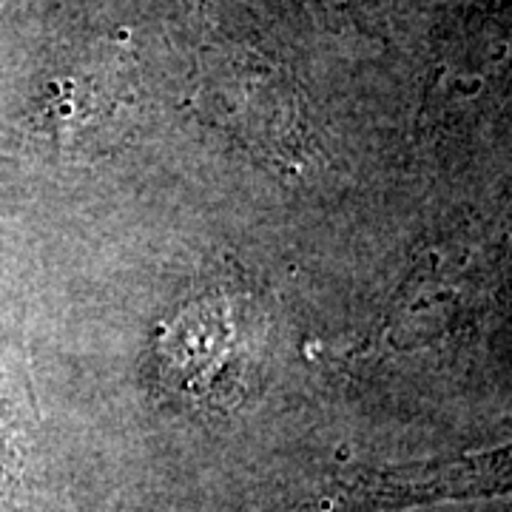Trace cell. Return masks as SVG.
Here are the masks:
<instances>
[{
    "label": "cell",
    "mask_w": 512,
    "mask_h": 512,
    "mask_svg": "<svg viewBox=\"0 0 512 512\" xmlns=\"http://www.w3.org/2000/svg\"><path fill=\"white\" fill-rule=\"evenodd\" d=\"M507 495H512V441L456 458L350 470L336 481L330 510L382 512Z\"/></svg>",
    "instance_id": "1"
}]
</instances>
